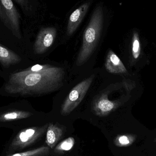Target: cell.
I'll return each instance as SVG.
<instances>
[{
  "label": "cell",
  "instance_id": "obj_1",
  "mask_svg": "<svg viewBox=\"0 0 156 156\" xmlns=\"http://www.w3.org/2000/svg\"><path fill=\"white\" fill-rule=\"evenodd\" d=\"M65 70L48 65H36L11 74L5 86L10 94L41 95L55 91L64 85Z\"/></svg>",
  "mask_w": 156,
  "mask_h": 156
},
{
  "label": "cell",
  "instance_id": "obj_2",
  "mask_svg": "<svg viewBox=\"0 0 156 156\" xmlns=\"http://www.w3.org/2000/svg\"><path fill=\"white\" fill-rule=\"evenodd\" d=\"M104 17L103 7L100 5L94 9L83 33L82 44L77 58L78 66L83 65L95 49L102 31Z\"/></svg>",
  "mask_w": 156,
  "mask_h": 156
},
{
  "label": "cell",
  "instance_id": "obj_3",
  "mask_svg": "<svg viewBox=\"0 0 156 156\" xmlns=\"http://www.w3.org/2000/svg\"><path fill=\"white\" fill-rule=\"evenodd\" d=\"M21 16L13 0H0V21L14 36L20 39Z\"/></svg>",
  "mask_w": 156,
  "mask_h": 156
},
{
  "label": "cell",
  "instance_id": "obj_4",
  "mask_svg": "<svg viewBox=\"0 0 156 156\" xmlns=\"http://www.w3.org/2000/svg\"><path fill=\"white\" fill-rule=\"evenodd\" d=\"M94 77V75H91L87 79L82 81L72 89L61 106V115H69L77 108L87 94Z\"/></svg>",
  "mask_w": 156,
  "mask_h": 156
},
{
  "label": "cell",
  "instance_id": "obj_5",
  "mask_svg": "<svg viewBox=\"0 0 156 156\" xmlns=\"http://www.w3.org/2000/svg\"><path fill=\"white\" fill-rule=\"evenodd\" d=\"M48 124L42 126L30 127L20 131L14 138L10 148L21 150L33 144L46 132Z\"/></svg>",
  "mask_w": 156,
  "mask_h": 156
},
{
  "label": "cell",
  "instance_id": "obj_6",
  "mask_svg": "<svg viewBox=\"0 0 156 156\" xmlns=\"http://www.w3.org/2000/svg\"><path fill=\"white\" fill-rule=\"evenodd\" d=\"M57 35V30L54 27L42 28L37 36L34 44V52L37 55L44 54L54 43Z\"/></svg>",
  "mask_w": 156,
  "mask_h": 156
},
{
  "label": "cell",
  "instance_id": "obj_7",
  "mask_svg": "<svg viewBox=\"0 0 156 156\" xmlns=\"http://www.w3.org/2000/svg\"><path fill=\"white\" fill-rule=\"evenodd\" d=\"M118 106L117 102L111 101L106 94H103L94 101L92 110L95 115L103 117L109 115Z\"/></svg>",
  "mask_w": 156,
  "mask_h": 156
},
{
  "label": "cell",
  "instance_id": "obj_8",
  "mask_svg": "<svg viewBox=\"0 0 156 156\" xmlns=\"http://www.w3.org/2000/svg\"><path fill=\"white\" fill-rule=\"evenodd\" d=\"M90 5V2H86L76 8L70 14L67 27V34L71 36L76 32L84 18Z\"/></svg>",
  "mask_w": 156,
  "mask_h": 156
},
{
  "label": "cell",
  "instance_id": "obj_9",
  "mask_svg": "<svg viewBox=\"0 0 156 156\" xmlns=\"http://www.w3.org/2000/svg\"><path fill=\"white\" fill-rule=\"evenodd\" d=\"M105 66L106 70L112 74H125L127 72L126 68L120 58L111 49L108 51Z\"/></svg>",
  "mask_w": 156,
  "mask_h": 156
},
{
  "label": "cell",
  "instance_id": "obj_10",
  "mask_svg": "<svg viewBox=\"0 0 156 156\" xmlns=\"http://www.w3.org/2000/svg\"><path fill=\"white\" fill-rule=\"evenodd\" d=\"M63 130L61 127L53 123L48 124L46 130L45 143L48 147L53 149L63 135Z\"/></svg>",
  "mask_w": 156,
  "mask_h": 156
},
{
  "label": "cell",
  "instance_id": "obj_11",
  "mask_svg": "<svg viewBox=\"0 0 156 156\" xmlns=\"http://www.w3.org/2000/svg\"><path fill=\"white\" fill-rule=\"evenodd\" d=\"M21 60L18 55L0 44V63L4 67L16 65Z\"/></svg>",
  "mask_w": 156,
  "mask_h": 156
},
{
  "label": "cell",
  "instance_id": "obj_12",
  "mask_svg": "<svg viewBox=\"0 0 156 156\" xmlns=\"http://www.w3.org/2000/svg\"><path fill=\"white\" fill-rule=\"evenodd\" d=\"M32 115L29 112L22 111H14L7 112L0 115V122H6L28 118Z\"/></svg>",
  "mask_w": 156,
  "mask_h": 156
},
{
  "label": "cell",
  "instance_id": "obj_13",
  "mask_svg": "<svg viewBox=\"0 0 156 156\" xmlns=\"http://www.w3.org/2000/svg\"><path fill=\"white\" fill-rule=\"evenodd\" d=\"M50 148L48 147L43 146L32 150L17 153L7 156H44L48 154Z\"/></svg>",
  "mask_w": 156,
  "mask_h": 156
},
{
  "label": "cell",
  "instance_id": "obj_14",
  "mask_svg": "<svg viewBox=\"0 0 156 156\" xmlns=\"http://www.w3.org/2000/svg\"><path fill=\"white\" fill-rule=\"evenodd\" d=\"M75 140L73 137H69L59 143L55 149L56 153H63L70 151L74 147Z\"/></svg>",
  "mask_w": 156,
  "mask_h": 156
},
{
  "label": "cell",
  "instance_id": "obj_15",
  "mask_svg": "<svg viewBox=\"0 0 156 156\" xmlns=\"http://www.w3.org/2000/svg\"><path fill=\"white\" fill-rule=\"evenodd\" d=\"M132 55L134 59H137L141 54V45L138 36L136 35H134L132 44Z\"/></svg>",
  "mask_w": 156,
  "mask_h": 156
},
{
  "label": "cell",
  "instance_id": "obj_16",
  "mask_svg": "<svg viewBox=\"0 0 156 156\" xmlns=\"http://www.w3.org/2000/svg\"><path fill=\"white\" fill-rule=\"evenodd\" d=\"M19 5L24 13L29 12L30 11L34 0H13Z\"/></svg>",
  "mask_w": 156,
  "mask_h": 156
},
{
  "label": "cell",
  "instance_id": "obj_17",
  "mask_svg": "<svg viewBox=\"0 0 156 156\" xmlns=\"http://www.w3.org/2000/svg\"><path fill=\"white\" fill-rule=\"evenodd\" d=\"M114 143L117 146H124L129 144L130 140L126 136H120L115 138Z\"/></svg>",
  "mask_w": 156,
  "mask_h": 156
}]
</instances>
